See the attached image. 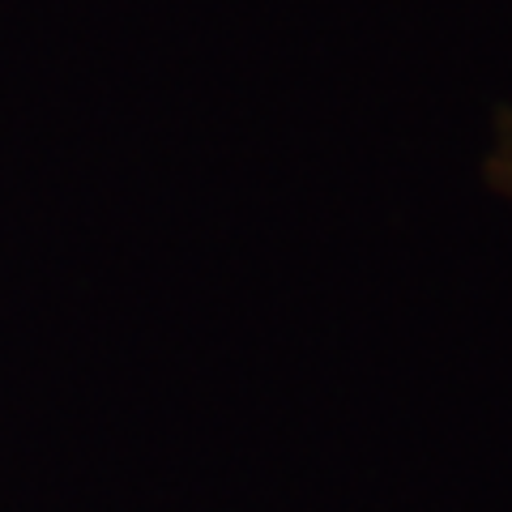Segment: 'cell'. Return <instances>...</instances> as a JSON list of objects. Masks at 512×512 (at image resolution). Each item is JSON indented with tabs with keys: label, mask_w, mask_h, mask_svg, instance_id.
I'll use <instances>...</instances> for the list:
<instances>
[{
	"label": "cell",
	"mask_w": 512,
	"mask_h": 512,
	"mask_svg": "<svg viewBox=\"0 0 512 512\" xmlns=\"http://www.w3.org/2000/svg\"><path fill=\"white\" fill-rule=\"evenodd\" d=\"M483 180L512 201V107L495 111V133H491V150L483 158Z\"/></svg>",
	"instance_id": "6da1fadb"
}]
</instances>
